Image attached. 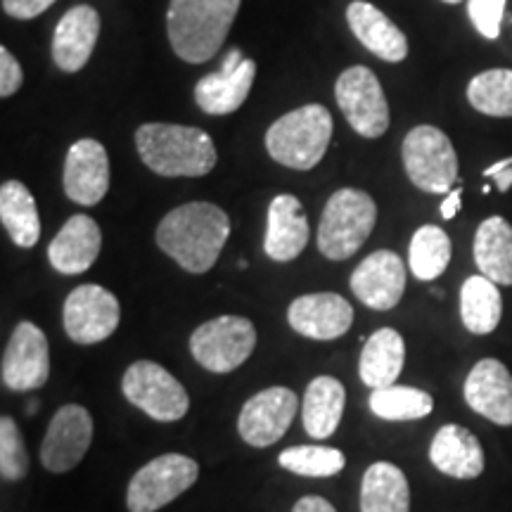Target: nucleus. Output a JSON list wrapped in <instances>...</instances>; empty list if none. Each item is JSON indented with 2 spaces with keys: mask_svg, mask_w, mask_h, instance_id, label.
<instances>
[{
  "mask_svg": "<svg viewBox=\"0 0 512 512\" xmlns=\"http://www.w3.org/2000/svg\"><path fill=\"white\" fill-rule=\"evenodd\" d=\"M256 79V62L242 57L238 48H233L223 60L221 72L207 74L197 81L195 102L207 114H233L245 105L249 91Z\"/></svg>",
  "mask_w": 512,
  "mask_h": 512,
  "instance_id": "obj_16",
  "label": "nucleus"
},
{
  "mask_svg": "<svg viewBox=\"0 0 512 512\" xmlns=\"http://www.w3.org/2000/svg\"><path fill=\"white\" fill-rule=\"evenodd\" d=\"M0 221L17 247L31 249L41 240V216L34 195L19 181H5L0 188Z\"/></svg>",
  "mask_w": 512,
  "mask_h": 512,
  "instance_id": "obj_29",
  "label": "nucleus"
},
{
  "mask_svg": "<svg viewBox=\"0 0 512 512\" xmlns=\"http://www.w3.org/2000/svg\"><path fill=\"white\" fill-rule=\"evenodd\" d=\"M460 200H463V190L460 188H453L451 192L446 195V200L441 202V219L451 221L453 216L460 211Z\"/></svg>",
  "mask_w": 512,
  "mask_h": 512,
  "instance_id": "obj_41",
  "label": "nucleus"
},
{
  "mask_svg": "<svg viewBox=\"0 0 512 512\" xmlns=\"http://www.w3.org/2000/svg\"><path fill=\"white\" fill-rule=\"evenodd\" d=\"M332 131V114L328 107L311 105L287 112L266 131V150L271 159L294 171H309L320 164L328 152Z\"/></svg>",
  "mask_w": 512,
  "mask_h": 512,
  "instance_id": "obj_4",
  "label": "nucleus"
},
{
  "mask_svg": "<svg viewBox=\"0 0 512 512\" xmlns=\"http://www.w3.org/2000/svg\"><path fill=\"white\" fill-rule=\"evenodd\" d=\"M486 178H494L496 188L501 192H508L512 188V157L501 159V162L491 164L489 169H484Z\"/></svg>",
  "mask_w": 512,
  "mask_h": 512,
  "instance_id": "obj_39",
  "label": "nucleus"
},
{
  "mask_svg": "<svg viewBox=\"0 0 512 512\" xmlns=\"http://www.w3.org/2000/svg\"><path fill=\"white\" fill-rule=\"evenodd\" d=\"M64 192L81 207H95L110 190V157L105 145L81 138L69 147L64 159Z\"/></svg>",
  "mask_w": 512,
  "mask_h": 512,
  "instance_id": "obj_15",
  "label": "nucleus"
},
{
  "mask_svg": "<svg viewBox=\"0 0 512 512\" xmlns=\"http://www.w3.org/2000/svg\"><path fill=\"white\" fill-rule=\"evenodd\" d=\"M347 22L358 41L366 46L370 53L384 62H403L408 55V38L403 31L377 10L373 3L366 0H354L347 8Z\"/></svg>",
  "mask_w": 512,
  "mask_h": 512,
  "instance_id": "obj_23",
  "label": "nucleus"
},
{
  "mask_svg": "<svg viewBox=\"0 0 512 512\" xmlns=\"http://www.w3.org/2000/svg\"><path fill=\"white\" fill-rule=\"evenodd\" d=\"M230 235V219L211 202L171 209L157 226V245L183 271L202 275L214 268Z\"/></svg>",
  "mask_w": 512,
  "mask_h": 512,
  "instance_id": "obj_1",
  "label": "nucleus"
},
{
  "mask_svg": "<svg viewBox=\"0 0 512 512\" xmlns=\"http://www.w3.org/2000/svg\"><path fill=\"white\" fill-rule=\"evenodd\" d=\"M143 164L157 176L200 178L216 166V145L209 133L181 124H143L136 131Z\"/></svg>",
  "mask_w": 512,
  "mask_h": 512,
  "instance_id": "obj_2",
  "label": "nucleus"
},
{
  "mask_svg": "<svg viewBox=\"0 0 512 512\" xmlns=\"http://www.w3.org/2000/svg\"><path fill=\"white\" fill-rule=\"evenodd\" d=\"M29 472L24 437L12 418H0V475L5 482H19Z\"/></svg>",
  "mask_w": 512,
  "mask_h": 512,
  "instance_id": "obj_35",
  "label": "nucleus"
},
{
  "mask_svg": "<svg viewBox=\"0 0 512 512\" xmlns=\"http://www.w3.org/2000/svg\"><path fill=\"white\" fill-rule=\"evenodd\" d=\"M93 441V418L79 403H67L50 420L41 444V463L48 472L62 475L76 467Z\"/></svg>",
  "mask_w": 512,
  "mask_h": 512,
  "instance_id": "obj_13",
  "label": "nucleus"
},
{
  "mask_svg": "<svg viewBox=\"0 0 512 512\" xmlns=\"http://www.w3.org/2000/svg\"><path fill=\"white\" fill-rule=\"evenodd\" d=\"M309 219H306L304 204L294 195L273 197L268 207V228L264 249L278 264L294 261L309 245Z\"/></svg>",
  "mask_w": 512,
  "mask_h": 512,
  "instance_id": "obj_21",
  "label": "nucleus"
},
{
  "mask_svg": "<svg viewBox=\"0 0 512 512\" xmlns=\"http://www.w3.org/2000/svg\"><path fill=\"white\" fill-rule=\"evenodd\" d=\"M361 512H411L408 479L394 463L380 460L363 475Z\"/></svg>",
  "mask_w": 512,
  "mask_h": 512,
  "instance_id": "obj_27",
  "label": "nucleus"
},
{
  "mask_svg": "<svg viewBox=\"0 0 512 512\" xmlns=\"http://www.w3.org/2000/svg\"><path fill=\"white\" fill-rule=\"evenodd\" d=\"M432 408V396L415 387L392 384V387L373 389V394H370V411L382 420H420L427 418L432 413Z\"/></svg>",
  "mask_w": 512,
  "mask_h": 512,
  "instance_id": "obj_32",
  "label": "nucleus"
},
{
  "mask_svg": "<svg viewBox=\"0 0 512 512\" xmlns=\"http://www.w3.org/2000/svg\"><path fill=\"white\" fill-rule=\"evenodd\" d=\"M200 477V465L181 453H164L140 467L128 484L126 505L131 512H157L185 494Z\"/></svg>",
  "mask_w": 512,
  "mask_h": 512,
  "instance_id": "obj_8",
  "label": "nucleus"
},
{
  "mask_svg": "<svg viewBox=\"0 0 512 512\" xmlns=\"http://www.w3.org/2000/svg\"><path fill=\"white\" fill-rule=\"evenodd\" d=\"M339 110L344 112L349 126L363 138H380L389 128V105L384 98L382 83L373 69L349 67L339 74L335 86Z\"/></svg>",
  "mask_w": 512,
  "mask_h": 512,
  "instance_id": "obj_10",
  "label": "nucleus"
},
{
  "mask_svg": "<svg viewBox=\"0 0 512 512\" xmlns=\"http://www.w3.org/2000/svg\"><path fill=\"white\" fill-rule=\"evenodd\" d=\"M430 460L439 472L456 479H475L484 472L482 444L460 425H444L434 434Z\"/></svg>",
  "mask_w": 512,
  "mask_h": 512,
  "instance_id": "obj_24",
  "label": "nucleus"
},
{
  "mask_svg": "<svg viewBox=\"0 0 512 512\" xmlns=\"http://www.w3.org/2000/svg\"><path fill=\"white\" fill-rule=\"evenodd\" d=\"M508 0H467V15L484 38H498Z\"/></svg>",
  "mask_w": 512,
  "mask_h": 512,
  "instance_id": "obj_36",
  "label": "nucleus"
},
{
  "mask_svg": "<svg viewBox=\"0 0 512 512\" xmlns=\"http://www.w3.org/2000/svg\"><path fill=\"white\" fill-rule=\"evenodd\" d=\"M102 247V233L95 219L74 214L48 247V261L57 273L79 275L95 264Z\"/></svg>",
  "mask_w": 512,
  "mask_h": 512,
  "instance_id": "obj_22",
  "label": "nucleus"
},
{
  "mask_svg": "<svg viewBox=\"0 0 512 512\" xmlns=\"http://www.w3.org/2000/svg\"><path fill=\"white\" fill-rule=\"evenodd\" d=\"M297 406V396L287 387H268L254 394L240 411V437L256 448L273 446L290 430Z\"/></svg>",
  "mask_w": 512,
  "mask_h": 512,
  "instance_id": "obj_14",
  "label": "nucleus"
},
{
  "mask_svg": "<svg viewBox=\"0 0 512 512\" xmlns=\"http://www.w3.org/2000/svg\"><path fill=\"white\" fill-rule=\"evenodd\" d=\"M401 157L415 188L432 195H448L458 183V155L451 138L437 126L422 124L408 131Z\"/></svg>",
  "mask_w": 512,
  "mask_h": 512,
  "instance_id": "obj_6",
  "label": "nucleus"
},
{
  "mask_svg": "<svg viewBox=\"0 0 512 512\" xmlns=\"http://www.w3.org/2000/svg\"><path fill=\"white\" fill-rule=\"evenodd\" d=\"M287 320L292 330L302 337L330 342V339L347 335L354 323V306L335 292L304 294L290 304Z\"/></svg>",
  "mask_w": 512,
  "mask_h": 512,
  "instance_id": "obj_18",
  "label": "nucleus"
},
{
  "mask_svg": "<svg viewBox=\"0 0 512 512\" xmlns=\"http://www.w3.org/2000/svg\"><path fill=\"white\" fill-rule=\"evenodd\" d=\"M465 401L496 425L512 427V375L496 358H482L465 380Z\"/></svg>",
  "mask_w": 512,
  "mask_h": 512,
  "instance_id": "obj_19",
  "label": "nucleus"
},
{
  "mask_svg": "<svg viewBox=\"0 0 512 512\" xmlns=\"http://www.w3.org/2000/svg\"><path fill=\"white\" fill-rule=\"evenodd\" d=\"M256 328L249 318L221 316L207 320L190 337V354L209 373H233L252 356Z\"/></svg>",
  "mask_w": 512,
  "mask_h": 512,
  "instance_id": "obj_7",
  "label": "nucleus"
},
{
  "mask_svg": "<svg viewBox=\"0 0 512 512\" xmlns=\"http://www.w3.org/2000/svg\"><path fill=\"white\" fill-rule=\"evenodd\" d=\"M377 221V204L368 192L342 188L325 204L318 226V249L325 259H351L366 245Z\"/></svg>",
  "mask_w": 512,
  "mask_h": 512,
  "instance_id": "obj_5",
  "label": "nucleus"
},
{
  "mask_svg": "<svg viewBox=\"0 0 512 512\" xmlns=\"http://www.w3.org/2000/svg\"><path fill=\"white\" fill-rule=\"evenodd\" d=\"M55 3L57 0H3V12L15 19H34Z\"/></svg>",
  "mask_w": 512,
  "mask_h": 512,
  "instance_id": "obj_38",
  "label": "nucleus"
},
{
  "mask_svg": "<svg viewBox=\"0 0 512 512\" xmlns=\"http://www.w3.org/2000/svg\"><path fill=\"white\" fill-rule=\"evenodd\" d=\"M292 512H337L332 505L320 496H304L299 498Z\"/></svg>",
  "mask_w": 512,
  "mask_h": 512,
  "instance_id": "obj_40",
  "label": "nucleus"
},
{
  "mask_svg": "<svg viewBox=\"0 0 512 512\" xmlns=\"http://www.w3.org/2000/svg\"><path fill=\"white\" fill-rule=\"evenodd\" d=\"M24 83V72L8 48H0V95L10 98Z\"/></svg>",
  "mask_w": 512,
  "mask_h": 512,
  "instance_id": "obj_37",
  "label": "nucleus"
},
{
  "mask_svg": "<svg viewBox=\"0 0 512 512\" xmlns=\"http://www.w3.org/2000/svg\"><path fill=\"white\" fill-rule=\"evenodd\" d=\"M403 361H406V344L394 328H380L363 344L358 375L366 387L384 389L399 380Z\"/></svg>",
  "mask_w": 512,
  "mask_h": 512,
  "instance_id": "obj_25",
  "label": "nucleus"
},
{
  "mask_svg": "<svg viewBox=\"0 0 512 512\" xmlns=\"http://www.w3.org/2000/svg\"><path fill=\"white\" fill-rule=\"evenodd\" d=\"M475 264L496 285H512V226L503 216H491L477 228Z\"/></svg>",
  "mask_w": 512,
  "mask_h": 512,
  "instance_id": "obj_28",
  "label": "nucleus"
},
{
  "mask_svg": "<svg viewBox=\"0 0 512 512\" xmlns=\"http://www.w3.org/2000/svg\"><path fill=\"white\" fill-rule=\"evenodd\" d=\"M467 100L486 117H512V69H489L467 86Z\"/></svg>",
  "mask_w": 512,
  "mask_h": 512,
  "instance_id": "obj_33",
  "label": "nucleus"
},
{
  "mask_svg": "<svg viewBox=\"0 0 512 512\" xmlns=\"http://www.w3.org/2000/svg\"><path fill=\"white\" fill-rule=\"evenodd\" d=\"M503 316V299L494 280L472 275L460 287V318L472 335H491Z\"/></svg>",
  "mask_w": 512,
  "mask_h": 512,
  "instance_id": "obj_30",
  "label": "nucleus"
},
{
  "mask_svg": "<svg viewBox=\"0 0 512 512\" xmlns=\"http://www.w3.org/2000/svg\"><path fill=\"white\" fill-rule=\"evenodd\" d=\"M349 287L368 309L389 311L401 302L406 290V266L396 252L377 249L351 273Z\"/></svg>",
  "mask_w": 512,
  "mask_h": 512,
  "instance_id": "obj_17",
  "label": "nucleus"
},
{
  "mask_svg": "<svg viewBox=\"0 0 512 512\" xmlns=\"http://www.w3.org/2000/svg\"><path fill=\"white\" fill-rule=\"evenodd\" d=\"M283 470L302 477H332L339 475L347 465V458L339 448L330 446H292L278 456Z\"/></svg>",
  "mask_w": 512,
  "mask_h": 512,
  "instance_id": "obj_34",
  "label": "nucleus"
},
{
  "mask_svg": "<svg viewBox=\"0 0 512 512\" xmlns=\"http://www.w3.org/2000/svg\"><path fill=\"white\" fill-rule=\"evenodd\" d=\"M344 403H347V389L344 384L330 375H320L306 387L302 403L304 430L313 439H328L337 432L342 420Z\"/></svg>",
  "mask_w": 512,
  "mask_h": 512,
  "instance_id": "obj_26",
  "label": "nucleus"
},
{
  "mask_svg": "<svg viewBox=\"0 0 512 512\" xmlns=\"http://www.w3.org/2000/svg\"><path fill=\"white\" fill-rule=\"evenodd\" d=\"M441 3H448V5H458V3H463V0H441Z\"/></svg>",
  "mask_w": 512,
  "mask_h": 512,
  "instance_id": "obj_42",
  "label": "nucleus"
},
{
  "mask_svg": "<svg viewBox=\"0 0 512 512\" xmlns=\"http://www.w3.org/2000/svg\"><path fill=\"white\" fill-rule=\"evenodd\" d=\"M64 332L76 344H98L114 335L121 320L119 299L100 285H79L62 309Z\"/></svg>",
  "mask_w": 512,
  "mask_h": 512,
  "instance_id": "obj_11",
  "label": "nucleus"
},
{
  "mask_svg": "<svg viewBox=\"0 0 512 512\" xmlns=\"http://www.w3.org/2000/svg\"><path fill=\"white\" fill-rule=\"evenodd\" d=\"M100 36V15L93 5H74L62 15L53 36V60L62 72L76 74L91 60Z\"/></svg>",
  "mask_w": 512,
  "mask_h": 512,
  "instance_id": "obj_20",
  "label": "nucleus"
},
{
  "mask_svg": "<svg viewBox=\"0 0 512 512\" xmlns=\"http://www.w3.org/2000/svg\"><path fill=\"white\" fill-rule=\"evenodd\" d=\"M242 0H171L166 31L183 62L202 64L219 55Z\"/></svg>",
  "mask_w": 512,
  "mask_h": 512,
  "instance_id": "obj_3",
  "label": "nucleus"
},
{
  "mask_svg": "<svg viewBox=\"0 0 512 512\" xmlns=\"http://www.w3.org/2000/svg\"><path fill=\"white\" fill-rule=\"evenodd\" d=\"M121 392L133 406L157 422L181 420L190 408L183 384L155 361L133 363L121 380Z\"/></svg>",
  "mask_w": 512,
  "mask_h": 512,
  "instance_id": "obj_9",
  "label": "nucleus"
},
{
  "mask_svg": "<svg viewBox=\"0 0 512 512\" xmlns=\"http://www.w3.org/2000/svg\"><path fill=\"white\" fill-rule=\"evenodd\" d=\"M3 384L12 392H31L43 387L50 377L48 337L38 325L22 320L12 332L0 363Z\"/></svg>",
  "mask_w": 512,
  "mask_h": 512,
  "instance_id": "obj_12",
  "label": "nucleus"
},
{
  "mask_svg": "<svg viewBox=\"0 0 512 512\" xmlns=\"http://www.w3.org/2000/svg\"><path fill=\"white\" fill-rule=\"evenodd\" d=\"M451 238L439 226H420L415 230L411 249H408V266L418 280H437L451 261Z\"/></svg>",
  "mask_w": 512,
  "mask_h": 512,
  "instance_id": "obj_31",
  "label": "nucleus"
}]
</instances>
